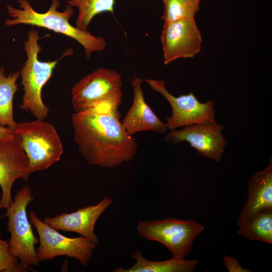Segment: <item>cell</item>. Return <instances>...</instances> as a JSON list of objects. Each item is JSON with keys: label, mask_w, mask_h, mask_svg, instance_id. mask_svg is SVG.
<instances>
[{"label": "cell", "mask_w": 272, "mask_h": 272, "mask_svg": "<svg viewBox=\"0 0 272 272\" xmlns=\"http://www.w3.org/2000/svg\"><path fill=\"white\" fill-rule=\"evenodd\" d=\"M120 118L118 109L108 106L73 114L74 140L88 164L113 168L133 159L138 145Z\"/></svg>", "instance_id": "obj_1"}, {"label": "cell", "mask_w": 272, "mask_h": 272, "mask_svg": "<svg viewBox=\"0 0 272 272\" xmlns=\"http://www.w3.org/2000/svg\"><path fill=\"white\" fill-rule=\"evenodd\" d=\"M17 2L20 9L11 5L6 7L8 14L12 18L5 21L6 26L30 25L64 35L81 44L87 58L93 52L102 51L105 49L107 43L104 38L96 36L88 30H81L71 24L69 20L74 14V10L69 5L63 11H59L58 10L59 1L52 0L48 10L40 13L33 9L27 0H18Z\"/></svg>", "instance_id": "obj_2"}, {"label": "cell", "mask_w": 272, "mask_h": 272, "mask_svg": "<svg viewBox=\"0 0 272 272\" xmlns=\"http://www.w3.org/2000/svg\"><path fill=\"white\" fill-rule=\"evenodd\" d=\"M39 33L32 28L24 41L27 59L20 71L24 95L20 109L30 112L36 119L44 120L48 115L49 108L44 103L42 90L51 78L58 61L72 52L67 49L60 58L54 61H41L38 54L42 47L38 43Z\"/></svg>", "instance_id": "obj_3"}, {"label": "cell", "mask_w": 272, "mask_h": 272, "mask_svg": "<svg viewBox=\"0 0 272 272\" xmlns=\"http://www.w3.org/2000/svg\"><path fill=\"white\" fill-rule=\"evenodd\" d=\"M14 132L28 157L31 173L47 169L59 161L63 146L51 124L38 119L17 123Z\"/></svg>", "instance_id": "obj_4"}, {"label": "cell", "mask_w": 272, "mask_h": 272, "mask_svg": "<svg viewBox=\"0 0 272 272\" xmlns=\"http://www.w3.org/2000/svg\"><path fill=\"white\" fill-rule=\"evenodd\" d=\"M122 78L116 71L99 68L72 88V103L75 112L98 106L118 109L122 101Z\"/></svg>", "instance_id": "obj_5"}, {"label": "cell", "mask_w": 272, "mask_h": 272, "mask_svg": "<svg viewBox=\"0 0 272 272\" xmlns=\"http://www.w3.org/2000/svg\"><path fill=\"white\" fill-rule=\"evenodd\" d=\"M34 199L30 186L24 185L17 193L12 205L6 209L4 216L8 218L9 251L13 257L29 267L39 266L40 262L35 248L39 239L33 233L27 214V207Z\"/></svg>", "instance_id": "obj_6"}, {"label": "cell", "mask_w": 272, "mask_h": 272, "mask_svg": "<svg viewBox=\"0 0 272 272\" xmlns=\"http://www.w3.org/2000/svg\"><path fill=\"white\" fill-rule=\"evenodd\" d=\"M137 229L142 238L158 242L167 247L173 257L184 259L191 252L195 239L205 227L193 219L168 218L140 221Z\"/></svg>", "instance_id": "obj_7"}, {"label": "cell", "mask_w": 272, "mask_h": 272, "mask_svg": "<svg viewBox=\"0 0 272 272\" xmlns=\"http://www.w3.org/2000/svg\"><path fill=\"white\" fill-rule=\"evenodd\" d=\"M28 216L39 236V246L36 251L40 261L66 256L77 259L84 266L88 265L96 244L82 236L71 238L60 234L40 220L34 211Z\"/></svg>", "instance_id": "obj_8"}, {"label": "cell", "mask_w": 272, "mask_h": 272, "mask_svg": "<svg viewBox=\"0 0 272 272\" xmlns=\"http://www.w3.org/2000/svg\"><path fill=\"white\" fill-rule=\"evenodd\" d=\"M143 81L170 104L172 114L167 117L165 123L170 130L193 124L216 122L213 100L201 103L192 92L176 97L168 92L163 80L148 79Z\"/></svg>", "instance_id": "obj_9"}, {"label": "cell", "mask_w": 272, "mask_h": 272, "mask_svg": "<svg viewBox=\"0 0 272 272\" xmlns=\"http://www.w3.org/2000/svg\"><path fill=\"white\" fill-rule=\"evenodd\" d=\"M223 129V125L217 122L193 124L170 130L164 140L173 145L186 142L202 156L220 162L227 144Z\"/></svg>", "instance_id": "obj_10"}, {"label": "cell", "mask_w": 272, "mask_h": 272, "mask_svg": "<svg viewBox=\"0 0 272 272\" xmlns=\"http://www.w3.org/2000/svg\"><path fill=\"white\" fill-rule=\"evenodd\" d=\"M160 40L165 64L193 57L201 48L202 36L194 18L164 23Z\"/></svg>", "instance_id": "obj_11"}, {"label": "cell", "mask_w": 272, "mask_h": 272, "mask_svg": "<svg viewBox=\"0 0 272 272\" xmlns=\"http://www.w3.org/2000/svg\"><path fill=\"white\" fill-rule=\"evenodd\" d=\"M28 157L20 140L15 136L0 141V210L13 203L11 190L17 179L27 181L31 174Z\"/></svg>", "instance_id": "obj_12"}, {"label": "cell", "mask_w": 272, "mask_h": 272, "mask_svg": "<svg viewBox=\"0 0 272 272\" xmlns=\"http://www.w3.org/2000/svg\"><path fill=\"white\" fill-rule=\"evenodd\" d=\"M112 203L113 199L105 196L96 205L77 209L70 213H61L54 217H47L43 222L57 231L78 233L97 245L99 239L94 232L96 224Z\"/></svg>", "instance_id": "obj_13"}, {"label": "cell", "mask_w": 272, "mask_h": 272, "mask_svg": "<svg viewBox=\"0 0 272 272\" xmlns=\"http://www.w3.org/2000/svg\"><path fill=\"white\" fill-rule=\"evenodd\" d=\"M144 80L135 77L131 81L133 102L125 115L122 124L130 135L141 131L163 133L168 128L146 103L142 89Z\"/></svg>", "instance_id": "obj_14"}, {"label": "cell", "mask_w": 272, "mask_h": 272, "mask_svg": "<svg viewBox=\"0 0 272 272\" xmlns=\"http://www.w3.org/2000/svg\"><path fill=\"white\" fill-rule=\"evenodd\" d=\"M248 193L242 207L237 224L257 212L272 208V162L262 170L252 174L247 182Z\"/></svg>", "instance_id": "obj_15"}, {"label": "cell", "mask_w": 272, "mask_h": 272, "mask_svg": "<svg viewBox=\"0 0 272 272\" xmlns=\"http://www.w3.org/2000/svg\"><path fill=\"white\" fill-rule=\"evenodd\" d=\"M135 262L130 268L118 267L113 272H192L197 266L196 259L185 260L175 257L163 261H153L144 257L139 249L131 254Z\"/></svg>", "instance_id": "obj_16"}, {"label": "cell", "mask_w": 272, "mask_h": 272, "mask_svg": "<svg viewBox=\"0 0 272 272\" xmlns=\"http://www.w3.org/2000/svg\"><path fill=\"white\" fill-rule=\"evenodd\" d=\"M237 225L238 233L245 238L272 244V208L260 210Z\"/></svg>", "instance_id": "obj_17"}, {"label": "cell", "mask_w": 272, "mask_h": 272, "mask_svg": "<svg viewBox=\"0 0 272 272\" xmlns=\"http://www.w3.org/2000/svg\"><path fill=\"white\" fill-rule=\"evenodd\" d=\"M20 72L5 75V69L0 68V125L14 130L17 122L13 114V100L18 90L17 81Z\"/></svg>", "instance_id": "obj_18"}, {"label": "cell", "mask_w": 272, "mask_h": 272, "mask_svg": "<svg viewBox=\"0 0 272 272\" xmlns=\"http://www.w3.org/2000/svg\"><path fill=\"white\" fill-rule=\"evenodd\" d=\"M115 0H70L67 5L78 10L76 27L88 30L91 21L96 15L104 12L113 13Z\"/></svg>", "instance_id": "obj_19"}, {"label": "cell", "mask_w": 272, "mask_h": 272, "mask_svg": "<svg viewBox=\"0 0 272 272\" xmlns=\"http://www.w3.org/2000/svg\"><path fill=\"white\" fill-rule=\"evenodd\" d=\"M164 11L162 16L164 23L194 18L199 10L200 0H162Z\"/></svg>", "instance_id": "obj_20"}, {"label": "cell", "mask_w": 272, "mask_h": 272, "mask_svg": "<svg viewBox=\"0 0 272 272\" xmlns=\"http://www.w3.org/2000/svg\"><path fill=\"white\" fill-rule=\"evenodd\" d=\"M29 269L11 254L9 242L2 239L0 234V272L26 271Z\"/></svg>", "instance_id": "obj_21"}, {"label": "cell", "mask_w": 272, "mask_h": 272, "mask_svg": "<svg viewBox=\"0 0 272 272\" xmlns=\"http://www.w3.org/2000/svg\"><path fill=\"white\" fill-rule=\"evenodd\" d=\"M223 262L229 272H251L248 269L243 267L235 257L223 255Z\"/></svg>", "instance_id": "obj_22"}, {"label": "cell", "mask_w": 272, "mask_h": 272, "mask_svg": "<svg viewBox=\"0 0 272 272\" xmlns=\"http://www.w3.org/2000/svg\"><path fill=\"white\" fill-rule=\"evenodd\" d=\"M15 136L14 130L0 125V141L11 139Z\"/></svg>", "instance_id": "obj_23"}]
</instances>
